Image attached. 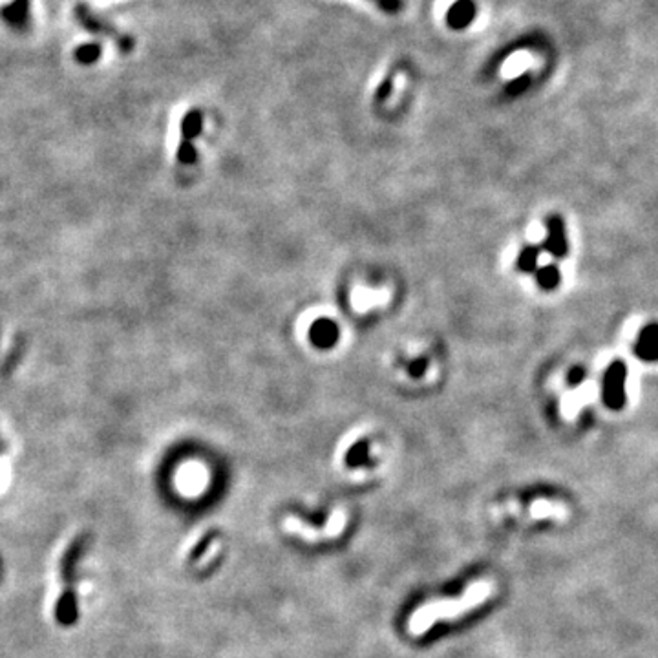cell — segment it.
<instances>
[{"label": "cell", "mask_w": 658, "mask_h": 658, "mask_svg": "<svg viewBox=\"0 0 658 658\" xmlns=\"http://www.w3.org/2000/svg\"><path fill=\"white\" fill-rule=\"evenodd\" d=\"M201 130V112L190 110L185 114L181 121V141L178 148V159L181 163L189 165L196 161V148L194 139Z\"/></svg>", "instance_id": "obj_4"}, {"label": "cell", "mask_w": 658, "mask_h": 658, "mask_svg": "<svg viewBox=\"0 0 658 658\" xmlns=\"http://www.w3.org/2000/svg\"><path fill=\"white\" fill-rule=\"evenodd\" d=\"M626 364L621 360L613 362L604 375V402L613 410H620L626 404Z\"/></svg>", "instance_id": "obj_3"}, {"label": "cell", "mask_w": 658, "mask_h": 658, "mask_svg": "<svg viewBox=\"0 0 658 658\" xmlns=\"http://www.w3.org/2000/svg\"><path fill=\"white\" fill-rule=\"evenodd\" d=\"M371 2H375L380 10L386 11V13H391V15L399 13L404 8V0H371Z\"/></svg>", "instance_id": "obj_11"}, {"label": "cell", "mask_w": 658, "mask_h": 658, "mask_svg": "<svg viewBox=\"0 0 658 658\" xmlns=\"http://www.w3.org/2000/svg\"><path fill=\"white\" fill-rule=\"evenodd\" d=\"M537 285L543 287V289H556L559 285V280H562V274H559V269L556 265H545L537 271L536 274Z\"/></svg>", "instance_id": "obj_8"}, {"label": "cell", "mask_w": 658, "mask_h": 658, "mask_svg": "<svg viewBox=\"0 0 658 658\" xmlns=\"http://www.w3.org/2000/svg\"><path fill=\"white\" fill-rule=\"evenodd\" d=\"M635 353L640 360L657 362L658 360V324H649L640 331L635 344Z\"/></svg>", "instance_id": "obj_6"}, {"label": "cell", "mask_w": 658, "mask_h": 658, "mask_svg": "<svg viewBox=\"0 0 658 658\" xmlns=\"http://www.w3.org/2000/svg\"><path fill=\"white\" fill-rule=\"evenodd\" d=\"M75 17H77V21L83 28H86L88 32L97 33V35H105V37L112 39L116 46H119L123 52H130L132 48H134V41H132L128 35H123L119 33L114 26H110L108 22L99 19V17L95 15L94 11L90 10V8H85V6H77L75 8Z\"/></svg>", "instance_id": "obj_2"}, {"label": "cell", "mask_w": 658, "mask_h": 658, "mask_svg": "<svg viewBox=\"0 0 658 658\" xmlns=\"http://www.w3.org/2000/svg\"><path fill=\"white\" fill-rule=\"evenodd\" d=\"M101 52H103V50H101L99 44L90 43V44H83V46L77 48L74 55L81 64H92L101 57Z\"/></svg>", "instance_id": "obj_10"}, {"label": "cell", "mask_w": 658, "mask_h": 658, "mask_svg": "<svg viewBox=\"0 0 658 658\" xmlns=\"http://www.w3.org/2000/svg\"><path fill=\"white\" fill-rule=\"evenodd\" d=\"M475 8L472 0H459L448 10V24L452 28H464L474 21Z\"/></svg>", "instance_id": "obj_7"}, {"label": "cell", "mask_w": 658, "mask_h": 658, "mask_svg": "<svg viewBox=\"0 0 658 658\" xmlns=\"http://www.w3.org/2000/svg\"><path fill=\"white\" fill-rule=\"evenodd\" d=\"M585 379V369L582 366H574L570 368V371L567 373V384L569 386H578L582 384V380Z\"/></svg>", "instance_id": "obj_12"}, {"label": "cell", "mask_w": 658, "mask_h": 658, "mask_svg": "<svg viewBox=\"0 0 658 658\" xmlns=\"http://www.w3.org/2000/svg\"><path fill=\"white\" fill-rule=\"evenodd\" d=\"M547 231H548V236H547V240H545V243H543V249H545L547 253L553 254V256H556V258H562V256H565V254H567V249H569V245H567V238H565V227H564V221H562V218H559V216H548Z\"/></svg>", "instance_id": "obj_5"}, {"label": "cell", "mask_w": 658, "mask_h": 658, "mask_svg": "<svg viewBox=\"0 0 658 658\" xmlns=\"http://www.w3.org/2000/svg\"><path fill=\"white\" fill-rule=\"evenodd\" d=\"M426 360H424V358H421V360H417V362H413L410 366V373L413 375V377H421L422 373H424V371H426Z\"/></svg>", "instance_id": "obj_13"}, {"label": "cell", "mask_w": 658, "mask_h": 658, "mask_svg": "<svg viewBox=\"0 0 658 658\" xmlns=\"http://www.w3.org/2000/svg\"><path fill=\"white\" fill-rule=\"evenodd\" d=\"M494 593L495 585L492 579H477L457 598H446L422 606L421 609H417L410 621L411 635H422L438 621L457 620L466 613L483 606Z\"/></svg>", "instance_id": "obj_1"}, {"label": "cell", "mask_w": 658, "mask_h": 658, "mask_svg": "<svg viewBox=\"0 0 658 658\" xmlns=\"http://www.w3.org/2000/svg\"><path fill=\"white\" fill-rule=\"evenodd\" d=\"M537 254H539V249L537 247H525L520 254V258H517V269L523 271V273H532L534 269H536L537 263Z\"/></svg>", "instance_id": "obj_9"}]
</instances>
